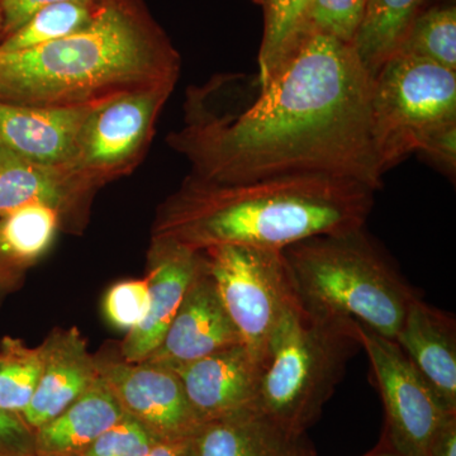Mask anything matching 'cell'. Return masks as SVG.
I'll return each mask as SVG.
<instances>
[{"label":"cell","instance_id":"cell-1","mask_svg":"<svg viewBox=\"0 0 456 456\" xmlns=\"http://www.w3.org/2000/svg\"><path fill=\"white\" fill-rule=\"evenodd\" d=\"M256 97L222 110L189 90L170 146L189 175L240 184L298 174L355 180L380 191L373 130L374 77L353 45L307 29Z\"/></svg>","mask_w":456,"mask_h":456},{"label":"cell","instance_id":"cell-2","mask_svg":"<svg viewBox=\"0 0 456 456\" xmlns=\"http://www.w3.org/2000/svg\"><path fill=\"white\" fill-rule=\"evenodd\" d=\"M374 189L355 180L298 174L217 184L188 175L159 207L152 237L194 251L240 245L278 248L365 227Z\"/></svg>","mask_w":456,"mask_h":456},{"label":"cell","instance_id":"cell-3","mask_svg":"<svg viewBox=\"0 0 456 456\" xmlns=\"http://www.w3.org/2000/svg\"><path fill=\"white\" fill-rule=\"evenodd\" d=\"M180 59L128 9L106 0L73 35L33 47L0 51V103L94 106L113 95L178 80Z\"/></svg>","mask_w":456,"mask_h":456},{"label":"cell","instance_id":"cell-4","mask_svg":"<svg viewBox=\"0 0 456 456\" xmlns=\"http://www.w3.org/2000/svg\"><path fill=\"white\" fill-rule=\"evenodd\" d=\"M303 307L345 318L395 340L419 292L365 228L283 248Z\"/></svg>","mask_w":456,"mask_h":456},{"label":"cell","instance_id":"cell-5","mask_svg":"<svg viewBox=\"0 0 456 456\" xmlns=\"http://www.w3.org/2000/svg\"><path fill=\"white\" fill-rule=\"evenodd\" d=\"M359 346L355 322L314 314L297 302L270 342L256 410L285 430L305 435Z\"/></svg>","mask_w":456,"mask_h":456},{"label":"cell","instance_id":"cell-6","mask_svg":"<svg viewBox=\"0 0 456 456\" xmlns=\"http://www.w3.org/2000/svg\"><path fill=\"white\" fill-rule=\"evenodd\" d=\"M373 130L383 173L408 155L437 126L456 119V71L397 53L374 77Z\"/></svg>","mask_w":456,"mask_h":456},{"label":"cell","instance_id":"cell-7","mask_svg":"<svg viewBox=\"0 0 456 456\" xmlns=\"http://www.w3.org/2000/svg\"><path fill=\"white\" fill-rule=\"evenodd\" d=\"M202 253L242 345L264 367L285 312L299 302L283 250L224 245Z\"/></svg>","mask_w":456,"mask_h":456},{"label":"cell","instance_id":"cell-8","mask_svg":"<svg viewBox=\"0 0 456 456\" xmlns=\"http://www.w3.org/2000/svg\"><path fill=\"white\" fill-rule=\"evenodd\" d=\"M176 82L128 90L93 106L71 169L97 189L131 173L145 156Z\"/></svg>","mask_w":456,"mask_h":456},{"label":"cell","instance_id":"cell-9","mask_svg":"<svg viewBox=\"0 0 456 456\" xmlns=\"http://www.w3.org/2000/svg\"><path fill=\"white\" fill-rule=\"evenodd\" d=\"M356 326L386 410L391 449L402 456H428L435 435L452 415L395 340Z\"/></svg>","mask_w":456,"mask_h":456},{"label":"cell","instance_id":"cell-10","mask_svg":"<svg viewBox=\"0 0 456 456\" xmlns=\"http://www.w3.org/2000/svg\"><path fill=\"white\" fill-rule=\"evenodd\" d=\"M94 356L99 378L123 413L140 422L156 439H183L197 430L200 422L173 369L146 360L127 362L118 346L106 347Z\"/></svg>","mask_w":456,"mask_h":456},{"label":"cell","instance_id":"cell-11","mask_svg":"<svg viewBox=\"0 0 456 456\" xmlns=\"http://www.w3.org/2000/svg\"><path fill=\"white\" fill-rule=\"evenodd\" d=\"M237 344L241 338L203 256L163 340L145 360L176 368Z\"/></svg>","mask_w":456,"mask_h":456},{"label":"cell","instance_id":"cell-12","mask_svg":"<svg viewBox=\"0 0 456 456\" xmlns=\"http://www.w3.org/2000/svg\"><path fill=\"white\" fill-rule=\"evenodd\" d=\"M97 191L71 167L31 163L0 143V218L27 204H45L60 216L61 231L80 233Z\"/></svg>","mask_w":456,"mask_h":456},{"label":"cell","instance_id":"cell-13","mask_svg":"<svg viewBox=\"0 0 456 456\" xmlns=\"http://www.w3.org/2000/svg\"><path fill=\"white\" fill-rule=\"evenodd\" d=\"M202 260V251L151 237L145 275L149 283V311L142 322L128 331L118 345L123 359L137 362L151 355L163 340Z\"/></svg>","mask_w":456,"mask_h":456},{"label":"cell","instance_id":"cell-14","mask_svg":"<svg viewBox=\"0 0 456 456\" xmlns=\"http://www.w3.org/2000/svg\"><path fill=\"white\" fill-rule=\"evenodd\" d=\"M171 369L200 424L256 410L263 365L242 344Z\"/></svg>","mask_w":456,"mask_h":456},{"label":"cell","instance_id":"cell-15","mask_svg":"<svg viewBox=\"0 0 456 456\" xmlns=\"http://www.w3.org/2000/svg\"><path fill=\"white\" fill-rule=\"evenodd\" d=\"M92 107L0 103V143L31 163L71 167Z\"/></svg>","mask_w":456,"mask_h":456},{"label":"cell","instance_id":"cell-16","mask_svg":"<svg viewBox=\"0 0 456 456\" xmlns=\"http://www.w3.org/2000/svg\"><path fill=\"white\" fill-rule=\"evenodd\" d=\"M40 346V382L20 416L32 432L74 403L99 378L95 356L77 327H56Z\"/></svg>","mask_w":456,"mask_h":456},{"label":"cell","instance_id":"cell-17","mask_svg":"<svg viewBox=\"0 0 456 456\" xmlns=\"http://www.w3.org/2000/svg\"><path fill=\"white\" fill-rule=\"evenodd\" d=\"M395 341L444 407L456 413L455 318L417 296Z\"/></svg>","mask_w":456,"mask_h":456},{"label":"cell","instance_id":"cell-18","mask_svg":"<svg viewBox=\"0 0 456 456\" xmlns=\"http://www.w3.org/2000/svg\"><path fill=\"white\" fill-rule=\"evenodd\" d=\"M189 440L191 456H314L303 435L257 410L202 422Z\"/></svg>","mask_w":456,"mask_h":456},{"label":"cell","instance_id":"cell-19","mask_svg":"<svg viewBox=\"0 0 456 456\" xmlns=\"http://www.w3.org/2000/svg\"><path fill=\"white\" fill-rule=\"evenodd\" d=\"M125 417L106 383L94 384L60 415L33 431L36 456H77Z\"/></svg>","mask_w":456,"mask_h":456},{"label":"cell","instance_id":"cell-20","mask_svg":"<svg viewBox=\"0 0 456 456\" xmlns=\"http://www.w3.org/2000/svg\"><path fill=\"white\" fill-rule=\"evenodd\" d=\"M422 4L424 0H368L353 46L373 77L398 53Z\"/></svg>","mask_w":456,"mask_h":456},{"label":"cell","instance_id":"cell-21","mask_svg":"<svg viewBox=\"0 0 456 456\" xmlns=\"http://www.w3.org/2000/svg\"><path fill=\"white\" fill-rule=\"evenodd\" d=\"M61 221L45 204H27L0 218V244L18 265L28 270L49 251Z\"/></svg>","mask_w":456,"mask_h":456},{"label":"cell","instance_id":"cell-22","mask_svg":"<svg viewBox=\"0 0 456 456\" xmlns=\"http://www.w3.org/2000/svg\"><path fill=\"white\" fill-rule=\"evenodd\" d=\"M311 0H266L264 5L263 41L257 57L256 82L263 86L292 53L297 42L305 32Z\"/></svg>","mask_w":456,"mask_h":456},{"label":"cell","instance_id":"cell-23","mask_svg":"<svg viewBox=\"0 0 456 456\" xmlns=\"http://www.w3.org/2000/svg\"><path fill=\"white\" fill-rule=\"evenodd\" d=\"M106 0H75L40 9L0 41V51L33 49L80 31L97 16Z\"/></svg>","mask_w":456,"mask_h":456},{"label":"cell","instance_id":"cell-24","mask_svg":"<svg viewBox=\"0 0 456 456\" xmlns=\"http://www.w3.org/2000/svg\"><path fill=\"white\" fill-rule=\"evenodd\" d=\"M42 371L41 346L29 347L20 338L0 341V408L20 417L37 389Z\"/></svg>","mask_w":456,"mask_h":456},{"label":"cell","instance_id":"cell-25","mask_svg":"<svg viewBox=\"0 0 456 456\" xmlns=\"http://www.w3.org/2000/svg\"><path fill=\"white\" fill-rule=\"evenodd\" d=\"M398 53H408L456 71V8L435 7L413 20Z\"/></svg>","mask_w":456,"mask_h":456},{"label":"cell","instance_id":"cell-26","mask_svg":"<svg viewBox=\"0 0 456 456\" xmlns=\"http://www.w3.org/2000/svg\"><path fill=\"white\" fill-rule=\"evenodd\" d=\"M367 5L368 0H311L305 31L325 33L353 45Z\"/></svg>","mask_w":456,"mask_h":456},{"label":"cell","instance_id":"cell-27","mask_svg":"<svg viewBox=\"0 0 456 456\" xmlns=\"http://www.w3.org/2000/svg\"><path fill=\"white\" fill-rule=\"evenodd\" d=\"M149 305V283L146 277L113 284L103 299L104 316L108 322L126 331V334L142 322Z\"/></svg>","mask_w":456,"mask_h":456},{"label":"cell","instance_id":"cell-28","mask_svg":"<svg viewBox=\"0 0 456 456\" xmlns=\"http://www.w3.org/2000/svg\"><path fill=\"white\" fill-rule=\"evenodd\" d=\"M158 441L140 422L125 415L77 456H146Z\"/></svg>","mask_w":456,"mask_h":456},{"label":"cell","instance_id":"cell-29","mask_svg":"<svg viewBox=\"0 0 456 456\" xmlns=\"http://www.w3.org/2000/svg\"><path fill=\"white\" fill-rule=\"evenodd\" d=\"M417 152H421L441 171L455 175L456 171V119L437 126L419 142Z\"/></svg>","mask_w":456,"mask_h":456},{"label":"cell","instance_id":"cell-30","mask_svg":"<svg viewBox=\"0 0 456 456\" xmlns=\"http://www.w3.org/2000/svg\"><path fill=\"white\" fill-rule=\"evenodd\" d=\"M0 452L7 456H36L33 432L20 417L0 408Z\"/></svg>","mask_w":456,"mask_h":456},{"label":"cell","instance_id":"cell-31","mask_svg":"<svg viewBox=\"0 0 456 456\" xmlns=\"http://www.w3.org/2000/svg\"><path fill=\"white\" fill-rule=\"evenodd\" d=\"M65 2H75V0H0L3 38L20 28L40 9Z\"/></svg>","mask_w":456,"mask_h":456},{"label":"cell","instance_id":"cell-32","mask_svg":"<svg viewBox=\"0 0 456 456\" xmlns=\"http://www.w3.org/2000/svg\"><path fill=\"white\" fill-rule=\"evenodd\" d=\"M27 269L18 265L0 244V305L25 284Z\"/></svg>","mask_w":456,"mask_h":456},{"label":"cell","instance_id":"cell-33","mask_svg":"<svg viewBox=\"0 0 456 456\" xmlns=\"http://www.w3.org/2000/svg\"><path fill=\"white\" fill-rule=\"evenodd\" d=\"M428 456H456V415L450 416L436 432Z\"/></svg>","mask_w":456,"mask_h":456},{"label":"cell","instance_id":"cell-34","mask_svg":"<svg viewBox=\"0 0 456 456\" xmlns=\"http://www.w3.org/2000/svg\"><path fill=\"white\" fill-rule=\"evenodd\" d=\"M189 439L159 440L146 456H191Z\"/></svg>","mask_w":456,"mask_h":456},{"label":"cell","instance_id":"cell-35","mask_svg":"<svg viewBox=\"0 0 456 456\" xmlns=\"http://www.w3.org/2000/svg\"><path fill=\"white\" fill-rule=\"evenodd\" d=\"M365 456H402L399 455L398 452H395L393 449L387 450H377V452H371V454H368Z\"/></svg>","mask_w":456,"mask_h":456},{"label":"cell","instance_id":"cell-36","mask_svg":"<svg viewBox=\"0 0 456 456\" xmlns=\"http://www.w3.org/2000/svg\"><path fill=\"white\" fill-rule=\"evenodd\" d=\"M251 2H254L255 4L260 5V7L264 8V5H265L266 0H251Z\"/></svg>","mask_w":456,"mask_h":456},{"label":"cell","instance_id":"cell-37","mask_svg":"<svg viewBox=\"0 0 456 456\" xmlns=\"http://www.w3.org/2000/svg\"><path fill=\"white\" fill-rule=\"evenodd\" d=\"M3 40L2 12H0V41Z\"/></svg>","mask_w":456,"mask_h":456},{"label":"cell","instance_id":"cell-38","mask_svg":"<svg viewBox=\"0 0 456 456\" xmlns=\"http://www.w3.org/2000/svg\"><path fill=\"white\" fill-rule=\"evenodd\" d=\"M0 456H7V455L2 454V452H0Z\"/></svg>","mask_w":456,"mask_h":456}]
</instances>
